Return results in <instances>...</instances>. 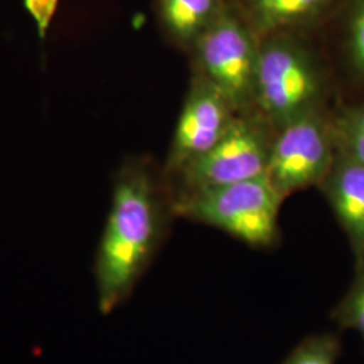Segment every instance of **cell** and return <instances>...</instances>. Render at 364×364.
I'll return each instance as SVG.
<instances>
[{"instance_id":"cell-5","label":"cell","mask_w":364,"mask_h":364,"mask_svg":"<svg viewBox=\"0 0 364 364\" xmlns=\"http://www.w3.org/2000/svg\"><path fill=\"white\" fill-rule=\"evenodd\" d=\"M259 42L239 10L225 3L189 50L195 72L213 84L237 112L254 108Z\"/></svg>"},{"instance_id":"cell-2","label":"cell","mask_w":364,"mask_h":364,"mask_svg":"<svg viewBox=\"0 0 364 364\" xmlns=\"http://www.w3.org/2000/svg\"><path fill=\"white\" fill-rule=\"evenodd\" d=\"M328 93L326 68L299 33L260 38L254 109L275 129L326 108Z\"/></svg>"},{"instance_id":"cell-12","label":"cell","mask_w":364,"mask_h":364,"mask_svg":"<svg viewBox=\"0 0 364 364\" xmlns=\"http://www.w3.org/2000/svg\"><path fill=\"white\" fill-rule=\"evenodd\" d=\"M338 331L359 333L364 346V258L355 262L351 285L331 312Z\"/></svg>"},{"instance_id":"cell-8","label":"cell","mask_w":364,"mask_h":364,"mask_svg":"<svg viewBox=\"0 0 364 364\" xmlns=\"http://www.w3.org/2000/svg\"><path fill=\"white\" fill-rule=\"evenodd\" d=\"M318 189L347 236L355 262L364 258V166L336 153Z\"/></svg>"},{"instance_id":"cell-4","label":"cell","mask_w":364,"mask_h":364,"mask_svg":"<svg viewBox=\"0 0 364 364\" xmlns=\"http://www.w3.org/2000/svg\"><path fill=\"white\" fill-rule=\"evenodd\" d=\"M277 129L257 109L237 112L209 151L166 183L170 198L266 176Z\"/></svg>"},{"instance_id":"cell-14","label":"cell","mask_w":364,"mask_h":364,"mask_svg":"<svg viewBox=\"0 0 364 364\" xmlns=\"http://www.w3.org/2000/svg\"><path fill=\"white\" fill-rule=\"evenodd\" d=\"M344 53L353 75L364 81V0H348Z\"/></svg>"},{"instance_id":"cell-9","label":"cell","mask_w":364,"mask_h":364,"mask_svg":"<svg viewBox=\"0 0 364 364\" xmlns=\"http://www.w3.org/2000/svg\"><path fill=\"white\" fill-rule=\"evenodd\" d=\"M338 0H242L239 13L260 38L299 33L321 22Z\"/></svg>"},{"instance_id":"cell-13","label":"cell","mask_w":364,"mask_h":364,"mask_svg":"<svg viewBox=\"0 0 364 364\" xmlns=\"http://www.w3.org/2000/svg\"><path fill=\"white\" fill-rule=\"evenodd\" d=\"M341 353L340 333L323 332L299 341L281 364H338Z\"/></svg>"},{"instance_id":"cell-6","label":"cell","mask_w":364,"mask_h":364,"mask_svg":"<svg viewBox=\"0 0 364 364\" xmlns=\"http://www.w3.org/2000/svg\"><path fill=\"white\" fill-rule=\"evenodd\" d=\"M336 153L332 114L326 108L313 111L277 129L266 177L285 200L311 186L318 188Z\"/></svg>"},{"instance_id":"cell-3","label":"cell","mask_w":364,"mask_h":364,"mask_svg":"<svg viewBox=\"0 0 364 364\" xmlns=\"http://www.w3.org/2000/svg\"><path fill=\"white\" fill-rule=\"evenodd\" d=\"M282 196L266 176L180 196L171 200L174 218L204 224L248 247L270 250L281 240Z\"/></svg>"},{"instance_id":"cell-11","label":"cell","mask_w":364,"mask_h":364,"mask_svg":"<svg viewBox=\"0 0 364 364\" xmlns=\"http://www.w3.org/2000/svg\"><path fill=\"white\" fill-rule=\"evenodd\" d=\"M336 151L364 166V103L341 107L332 114Z\"/></svg>"},{"instance_id":"cell-10","label":"cell","mask_w":364,"mask_h":364,"mask_svg":"<svg viewBox=\"0 0 364 364\" xmlns=\"http://www.w3.org/2000/svg\"><path fill=\"white\" fill-rule=\"evenodd\" d=\"M224 6V0H156V13L165 37L189 52Z\"/></svg>"},{"instance_id":"cell-1","label":"cell","mask_w":364,"mask_h":364,"mask_svg":"<svg viewBox=\"0 0 364 364\" xmlns=\"http://www.w3.org/2000/svg\"><path fill=\"white\" fill-rule=\"evenodd\" d=\"M174 219L161 170L147 156L126 158L112 180L111 204L93 259L97 309L109 316L130 299Z\"/></svg>"},{"instance_id":"cell-7","label":"cell","mask_w":364,"mask_h":364,"mask_svg":"<svg viewBox=\"0 0 364 364\" xmlns=\"http://www.w3.org/2000/svg\"><path fill=\"white\" fill-rule=\"evenodd\" d=\"M237 111L213 84L193 72L161 173L169 180L209 151L228 130Z\"/></svg>"},{"instance_id":"cell-15","label":"cell","mask_w":364,"mask_h":364,"mask_svg":"<svg viewBox=\"0 0 364 364\" xmlns=\"http://www.w3.org/2000/svg\"><path fill=\"white\" fill-rule=\"evenodd\" d=\"M60 0H23V7L31 16L41 41H45L57 13Z\"/></svg>"}]
</instances>
